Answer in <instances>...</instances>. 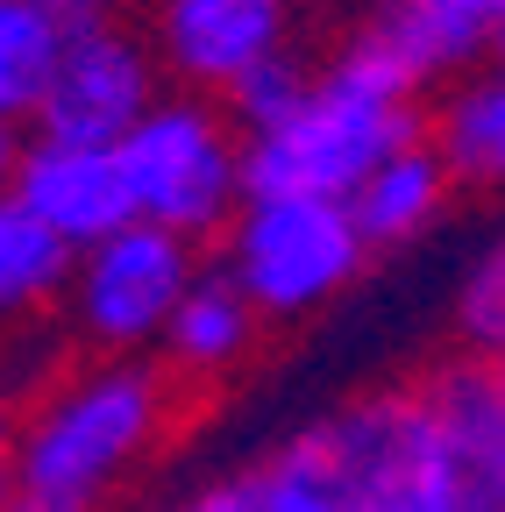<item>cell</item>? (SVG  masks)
<instances>
[{
    "mask_svg": "<svg viewBox=\"0 0 505 512\" xmlns=\"http://www.w3.org/2000/svg\"><path fill=\"white\" fill-rule=\"evenodd\" d=\"M257 491H264V512H356L321 470H313L299 448L285 441L271 463H257Z\"/></svg>",
    "mask_w": 505,
    "mask_h": 512,
    "instance_id": "cell-18",
    "label": "cell"
},
{
    "mask_svg": "<svg viewBox=\"0 0 505 512\" xmlns=\"http://www.w3.org/2000/svg\"><path fill=\"white\" fill-rule=\"evenodd\" d=\"M427 136H434L441 157H449L456 178H470V185H505V72L463 86L449 107L434 114Z\"/></svg>",
    "mask_w": 505,
    "mask_h": 512,
    "instance_id": "cell-15",
    "label": "cell"
},
{
    "mask_svg": "<svg viewBox=\"0 0 505 512\" xmlns=\"http://www.w3.org/2000/svg\"><path fill=\"white\" fill-rule=\"evenodd\" d=\"M36 8H43V15H57L65 29H86V22H107L121 0H36Z\"/></svg>",
    "mask_w": 505,
    "mask_h": 512,
    "instance_id": "cell-21",
    "label": "cell"
},
{
    "mask_svg": "<svg viewBox=\"0 0 505 512\" xmlns=\"http://www.w3.org/2000/svg\"><path fill=\"white\" fill-rule=\"evenodd\" d=\"M171 420V377L136 356H100L93 370L50 384L15 427L8 512H100Z\"/></svg>",
    "mask_w": 505,
    "mask_h": 512,
    "instance_id": "cell-2",
    "label": "cell"
},
{
    "mask_svg": "<svg viewBox=\"0 0 505 512\" xmlns=\"http://www.w3.org/2000/svg\"><path fill=\"white\" fill-rule=\"evenodd\" d=\"M150 107H157L150 50L114 22H86V29H65V50H57L50 86L36 100V136L121 150Z\"/></svg>",
    "mask_w": 505,
    "mask_h": 512,
    "instance_id": "cell-7",
    "label": "cell"
},
{
    "mask_svg": "<svg viewBox=\"0 0 505 512\" xmlns=\"http://www.w3.org/2000/svg\"><path fill=\"white\" fill-rule=\"evenodd\" d=\"M449 185H456V171H449V157L434 150V136H420V143H406L399 157L377 164V171L349 192V214H356L370 256L420 242V235L434 228V214L449 207Z\"/></svg>",
    "mask_w": 505,
    "mask_h": 512,
    "instance_id": "cell-12",
    "label": "cell"
},
{
    "mask_svg": "<svg viewBox=\"0 0 505 512\" xmlns=\"http://www.w3.org/2000/svg\"><path fill=\"white\" fill-rule=\"evenodd\" d=\"M157 512H264V491H257V470H242V477H214L200 491H185Z\"/></svg>",
    "mask_w": 505,
    "mask_h": 512,
    "instance_id": "cell-20",
    "label": "cell"
},
{
    "mask_svg": "<svg viewBox=\"0 0 505 512\" xmlns=\"http://www.w3.org/2000/svg\"><path fill=\"white\" fill-rule=\"evenodd\" d=\"M8 192L79 256L136 221V192H129V171H121V150H100V143H50V136L22 143Z\"/></svg>",
    "mask_w": 505,
    "mask_h": 512,
    "instance_id": "cell-9",
    "label": "cell"
},
{
    "mask_svg": "<svg viewBox=\"0 0 505 512\" xmlns=\"http://www.w3.org/2000/svg\"><path fill=\"white\" fill-rule=\"evenodd\" d=\"M313 93V72H306V64L299 57H271V64H257V72H249V79H235L228 86V107L249 121V136H264V128H278L285 114H299V100Z\"/></svg>",
    "mask_w": 505,
    "mask_h": 512,
    "instance_id": "cell-17",
    "label": "cell"
},
{
    "mask_svg": "<svg viewBox=\"0 0 505 512\" xmlns=\"http://www.w3.org/2000/svg\"><path fill=\"white\" fill-rule=\"evenodd\" d=\"M57 50H65V22L43 15L36 0H0V114L8 121L36 114Z\"/></svg>",
    "mask_w": 505,
    "mask_h": 512,
    "instance_id": "cell-16",
    "label": "cell"
},
{
    "mask_svg": "<svg viewBox=\"0 0 505 512\" xmlns=\"http://www.w3.org/2000/svg\"><path fill=\"white\" fill-rule=\"evenodd\" d=\"M413 384L441 427L456 512H505V363L463 349L427 363Z\"/></svg>",
    "mask_w": 505,
    "mask_h": 512,
    "instance_id": "cell-8",
    "label": "cell"
},
{
    "mask_svg": "<svg viewBox=\"0 0 505 512\" xmlns=\"http://www.w3.org/2000/svg\"><path fill=\"white\" fill-rule=\"evenodd\" d=\"M15 164H22V136H15V121L0 114V192L15 185Z\"/></svg>",
    "mask_w": 505,
    "mask_h": 512,
    "instance_id": "cell-22",
    "label": "cell"
},
{
    "mask_svg": "<svg viewBox=\"0 0 505 512\" xmlns=\"http://www.w3.org/2000/svg\"><path fill=\"white\" fill-rule=\"evenodd\" d=\"M370 242L349 200H249L228 228V278L264 320H306L356 285Z\"/></svg>",
    "mask_w": 505,
    "mask_h": 512,
    "instance_id": "cell-4",
    "label": "cell"
},
{
    "mask_svg": "<svg viewBox=\"0 0 505 512\" xmlns=\"http://www.w3.org/2000/svg\"><path fill=\"white\" fill-rule=\"evenodd\" d=\"M72 242H57L15 192H0V320H15V313H36L50 306L57 292L72 285Z\"/></svg>",
    "mask_w": 505,
    "mask_h": 512,
    "instance_id": "cell-14",
    "label": "cell"
},
{
    "mask_svg": "<svg viewBox=\"0 0 505 512\" xmlns=\"http://www.w3.org/2000/svg\"><path fill=\"white\" fill-rule=\"evenodd\" d=\"M8 456H15V420L0 406V512H8Z\"/></svg>",
    "mask_w": 505,
    "mask_h": 512,
    "instance_id": "cell-23",
    "label": "cell"
},
{
    "mask_svg": "<svg viewBox=\"0 0 505 512\" xmlns=\"http://www.w3.org/2000/svg\"><path fill=\"white\" fill-rule=\"evenodd\" d=\"M292 448L321 470L356 512H456L441 427L420 399V384L363 392L313 427L292 434Z\"/></svg>",
    "mask_w": 505,
    "mask_h": 512,
    "instance_id": "cell-3",
    "label": "cell"
},
{
    "mask_svg": "<svg viewBox=\"0 0 505 512\" xmlns=\"http://www.w3.org/2000/svg\"><path fill=\"white\" fill-rule=\"evenodd\" d=\"M456 320H463V342H470L477 356H498V363H505V235L484 249V264L470 271Z\"/></svg>",
    "mask_w": 505,
    "mask_h": 512,
    "instance_id": "cell-19",
    "label": "cell"
},
{
    "mask_svg": "<svg viewBox=\"0 0 505 512\" xmlns=\"http://www.w3.org/2000/svg\"><path fill=\"white\" fill-rule=\"evenodd\" d=\"M121 171H129V192H136V221H157L185 242L235 228V207L249 200L228 121L193 93L157 100L136 121V136L121 143Z\"/></svg>",
    "mask_w": 505,
    "mask_h": 512,
    "instance_id": "cell-5",
    "label": "cell"
},
{
    "mask_svg": "<svg viewBox=\"0 0 505 512\" xmlns=\"http://www.w3.org/2000/svg\"><path fill=\"white\" fill-rule=\"evenodd\" d=\"M157 50L185 86L228 93L257 64H271L292 36V0H157Z\"/></svg>",
    "mask_w": 505,
    "mask_h": 512,
    "instance_id": "cell-10",
    "label": "cell"
},
{
    "mask_svg": "<svg viewBox=\"0 0 505 512\" xmlns=\"http://www.w3.org/2000/svg\"><path fill=\"white\" fill-rule=\"evenodd\" d=\"M498 72H505V29H498Z\"/></svg>",
    "mask_w": 505,
    "mask_h": 512,
    "instance_id": "cell-24",
    "label": "cell"
},
{
    "mask_svg": "<svg viewBox=\"0 0 505 512\" xmlns=\"http://www.w3.org/2000/svg\"><path fill=\"white\" fill-rule=\"evenodd\" d=\"M413 86L420 79L385 43L356 36L313 79L299 114L249 136L242 192L249 200H349L385 157H399L406 143L427 136V121L413 114Z\"/></svg>",
    "mask_w": 505,
    "mask_h": 512,
    "instance_id": "cell-1",
    "label": "cell"
},
{
    "mask_svg": "<svg viewBox=\"0 0 505 512\" xmlns=\"http://www.w3.org/2000/svg\"><path fill=\"white\" fill-rule=\"evenodd\" d=\"M257 306H249V292L214 264L193 278V292L178 299L171 328H164V356L178 377H221L249 356V342H257Z\"/></svg>",
    "mask_w": 505,
    "mask_h": 512,
    "instance_id": "cell-13",
    "label": "cell"
},
{
    "mask_svg": "<svg viewBox=\"0 0 505 512\" xmlns=\"http://www.w3.org/2000/svg\"><path fill=\"white\" fill-rule=\"evenodd\" d=\"M200 242H185L157 221H129L121 235L93 242L72 271V313L79 335L100 356H136L143 342H157L171 328L178 299L200 278Z\"/></svg>",
    "mask_w": 505,
    "mask_h": 512,
    "instance_id": "cell-6",
    "label": "cell"
},
{
    "mask_svg": "<svg viewBox=\"0 0 505 512\" xmlns=\"http://www.w3.org/2000/svg\"><path fill=\"white\" fill-rule=\"evenodd\" d=\"M505 0H385L370 36L385 43L413 79L463 72L477 50H498Z\"/></svg>",
    "mask_w": 505,
    "mask_h": 512,
    "instance_id": "cell-11",
    "label": "cell"
}]
</instances>
